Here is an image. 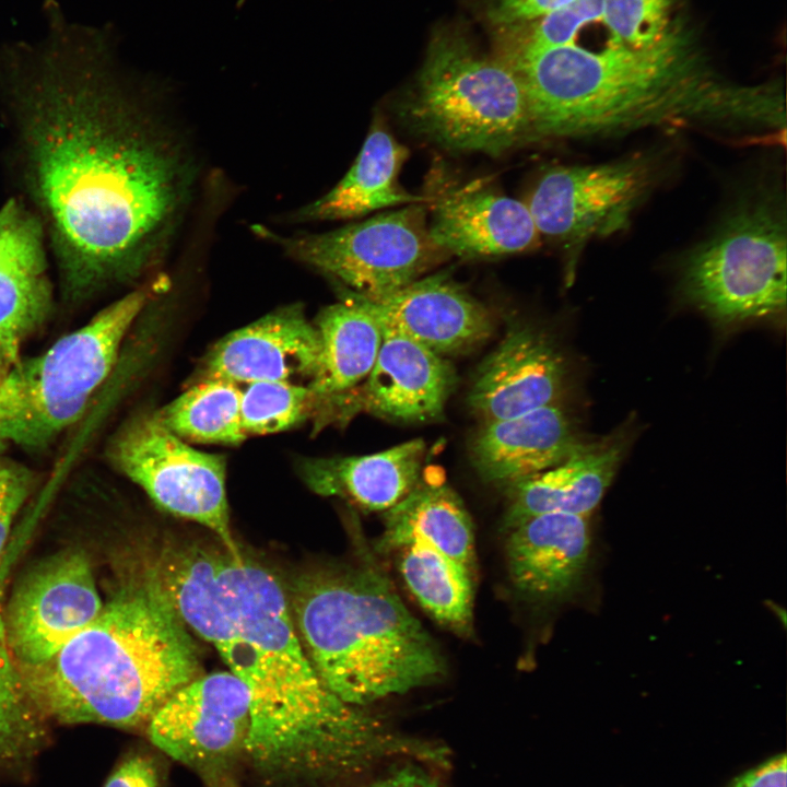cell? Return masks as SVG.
Wrapping results in <instances>:
<instances>
[{"label":"cell","instance_id":"cell-1","mask_svg":"<svg viewBox=\"0 0 787 787\" xmlns=\"http://www.w3.org/2000/svg\"><path fill=\"white\" fill-rule=\"evenodd\" d=\"M45 37L0 47V90L48 220L66 297L124 282L168 243L195 183L183 146L125 75L113 26L70 22L46 0Z\"/></svg>","mask_w":787,"mask_h":787},{"label":"cell","instance_id":"cell-2","mask_svg":"<svg viewBox=\"0 0 787 787\" xmlns=\"http://www.w3.org/2000/svg\"><path fill=\"white\" fill-rule=\"evenodd\" d=\"M160 577L189 630L247 688L244 756L262 778L324 783L418 755V740L392 732L324 684L298 637L287 592L269 569L224 548L187 544L163 557Z\"/></svg>","mask_w":787,"mask_h":787},{"label":"cell","instance_id":"cell-3","mask_svg":"<svg viewBox=\"0 0 787 787\" xmlns=\"http://www.w3.org/2000/svg\"><path fill=\"white\" fill-rule=\"evenodd\" d=\"M524 92L535 137H589L705 124L741 127L749 117L742 86L695 66L680 35L632 48L576 43L509 52L503 60Z\"/></svg>","mask_w":787,"mask_h":787},{"label":"cell","instance_id":"cell-4","mask_svg":"<svg viewBox=\"0 0 787 787\" xmlns=\"http://www.w3.org/2000/svg\"><path fill=\"white\" fill-rule=\"evenodd\" d=\"M200 674L197 644L152 564L120 575L94 621L21 676L45 719L136 728Z\"/></svg>","mask_w":787,"mask_h":787},{"label":"cell","instance_id":"cell-5","mask_svg":"<svg viewBox=\"0 0 787 787\" xmlns=\"http://www.w3.org/2000/svg\"><path fill=\"white\" fill-rule=\"evenodd\" d=\"M287 597L315 671L345 703L366 707L446 673L437 644L375 565L317 568Z\"/></svg>","mask_w":787,"mask_h":787},{"label":"cell","instance_id":"cell-6","mask_svg":"<svg viewBox=\"0 0 787 787\" xmlns=\"http://www.w3.org/2000/svg\"><path fill=\"white\" fill-rule=\"evenodd\" d=\"M149 296L148 289L126 294L40 355L12 365L0 380V442L40 447L73 425L109 376Z\"/></svg>","mask_w":787,"mask_h":787},{"label":"cell","instance_id":"cell-7","mask_svg":"<svg viewBox=\"0 0 787 787\" xmlns=\"http://www.w3.org/2000/svg\"><path fill=\"white\" fill-rule=\"evenodd\" d=\"M406 117L421 134L456 152L498 155L535 137L508 66L477 56L455 38L432 46Z\"/></svg>","mask_w":787,"mask_h":787},{"label":"cell","instance_id":"cell-8","mask_svg":"<svg viewBox=\"0 0 787 787\" xmlns=\"http://www.w3.org/2000/svg\"><path fill=\"white\" fill-rule=\"evenodd\" d=\"M786 248L785 212L778 203L743 204L688 256L682 294L723 329L783 314Z\"/></svg>","mask_w":787,"mask_h":787},{"label":"cell","instance_id":"cell-9","mask_svg":"<svg viewBox=\"0 0 787 787\" xmlns=\"http://www.w3.org/2000/svg\"><path fill=\"white\" fill-rule=\"evenodd\" d=\"M285 254L377 302L419 279L445 254L430 237L422 203L325 233L267 232Z\"/></svg>","mask_w":787,"mask_h":787},{"label":"cell","instance_id":"cell-10","mask_svg":"<svg viewBox=\"0 0 787 787\" xmlns=\"http://www.w3.org/2000/svg\"><path fill=\"white\" fill-rule=\"evenodd\" d=\"M109 457L160 508L204 526L230 553L242 554L230 526L225 457L189 446L156 412L128 421L115 435Z\"/></svg>","mask_w":787,"mask_h":787},{"label":"cell","instance_id":"cell-11","mask_svg":"<svg viewBox=\"0 0 787 787\" xmlns=\"http://www.w3.org/2000/svg\"><path fill=\"white\" fill-rule=\"evenodd\" d=\"M103 603L82 550L59 551L31 568L3 608L5 639L20 673L54 658L94 621Z\"/></svg>","mask_w":787,"mask_h":787},{"label":"cell","instance_id":"cell-12","mask_svg":"<svg viewBox=\"0 0 787 787\" xmlns=\"http://www.w3.org/2000/svg\"><path fill=\"white\" fill-rule=\"evenodd\" d=\"M651 178L649 164L638 157L556 166L540 177L524 202L541 236L571 248L625 227Z\"/></svg>","mask_w":787,"mask_h":787},{"label":"cell","instance_id":"cell-13","mask_svg":"<svg viewBox=\"0 0 787 787\" xmlns=\"http://www.w3.org/2000/svg\"><path fill=\"white\" fill-rule=\"evenodd\" d=\"M249 693L231 671L200 674L178 689L146 724L150 741L172 759L203 773L244 756Z\"/></svg>","mask_w":787,"mask_h":787},{"label":"cell","instance_id":"cell-14","mask_svg":"<svg viewBox=\"0 0 787 787\" xmlns=\"http://www.w3.org/2000/svg\"><path fill=\"white\" fill-rule=\"evenodd\" d=\"M319 363L318 331L295 304L223 337L204 356L197 380L221 378L247 385L307 379L308 384Z\"/></svg>","mask_w":787,"mask_h":787},{"label":"cell","instance_id":"cell-15","mask_svg":"<svg viewBox=\"0 0 787 787\" xmlns=\"http://www.w3.org/2000/svg\"><path fill=\"white\" fill-rule=\"evenodd\" d=\"M565 379L566 365L553 341L516 325L479 365L468 404L482 422L517 416L559 403Z\"/></svg>","mask_w":787,"mask_h":787},{"label":"cell","instance_id":"cell-16","mask_svg":"<svg viewBox=\"0 0 787 787\" xmlns=\"http://www.w3.org/2000/svg\"><path fill=\"white\" fill-rule=\"evenodd\" d=\"M433 243L445 254L484 259L532 250L541 235L524 201L481 184L448 185L426 197Z\"/></svg>","mask_w":787,"mask_h":787},{"label":"cell","instance_id":"cell-17","mask_svg":"<svg viewBox=\"0 0 787 787\" xmlns=\"http://www.w3.org/2000/svg\"><path fill=\"white\" fill-rule=\"evenodd\" d=\"M355 295L380 329L442 356L471 350L493 331L489 310L446 272L419 278L377 302Z\"/></svg>","mask_w":787,"mask_h":787},{"label":"cell","instance_id":"cell-18","mask_svg":"<svg viewBox=\"0 0 787 787\" xmlns=\"http://www.w3.org/2000/svg\"><path fill=\"white\" fill-rule=\"evenodd\" d=\"M505 531L507 571L519 595L532 602L553 603L576 592L590 556L589 517L540 514Z\"/></svg>","mask_w":787,"mask_h":787},{"label":"cell","instance_id":"cell-19","mask_svg":"<svg viewBox=\"0 0 787 787\" xmlns=\"http://www.w3.org/2000/svg\"><path fill=\"white\" fill-rule=\"evenodd\" d=\"M380 330L379 351L359 392V403L365 411L391 421L441 419L456 385L453 365L410 338Z\"/></svg>","mask_w":787,"mask_h":787},{"label":"cell","instance_id":"cell-20","mask_svg":"<svg viewBox=\"0 0 787 787\" xmlns=\"http://www.w3.org/2000/svg\"><path fill=\"white\" fill-rule=\"evenodd\" d=\"M584 444L568 413L555 403L483 422L470 449L483 480L509 486L562 463Z\"/></svg>","mask_w":787,"mask_h":787},{"label":"cell","instance_id":"cell-21","mask_svg":"<svg viewBox=\"0 0 787 787\" xmlns=\"http://www.w3.org/2000/svg\"><path fill=\"white\" fill-rule=\"evenodd\" d=\"M624 450L622 437L585 443L562 463L507 486L504 530L540 514L589 517L609 489Z\"/></svg>","mask_w":787,"mask_h":787},{"label":"cell","instance_id":"cell-22","mask_svg":"<svg viewBox=\"0 0 787 787\" xmlns=\"http://www.w3.org/2000/svg\"><path fill=\"white\" fill-rule=\"evenodd\" d=\"M425 456L422 439H412L364 456L306 459V484L324 496L345 498L365 512H386L420 482Z\"/></svg>","mask_w":787,"mask_h":787},{"label":"cell","instance_id":"cell-23","mask_svg":"<svg viewBox=\"0 0 787 787\" xmlns=\"http://www.w3.org/2000/svg\"><path fill=\"white\" fill-rule=\"evenodd\" d=\"M408 150L380 124H373L351 168L326 195L301 208L296 222L336 221L399 204L424 203L398 183Z\"/></svg>","mask_w":787,"mask_h":787},{"label":"cell","instance_id":"cell-24","mask_svg":"<svg viewBox=\"0 0 787 787\" xmlns=\"http://www.w3.org/2000/svg\"><path fill=\"white\" fill-rule=\"evenodd\" d=\"M384 513V529L376 541L378 552L422 544L475 571L472 520L461 498L447 484L420 481Z\"/></svg>","mask_w":787,"mask_h":787},{"label":"cell","instance_id":"cell-25","mask_svg":"<svg viewBox=\"0 0 787 787\" xmlns=\"http://www.w3.org/2000/svg\"><path fill=\"white\" fill-rule=\"evenodd\" d=\"M320 340V363L307 384L328 402L369 375L381 342V330L374 316L348 289L341 299L327 306L314 322Z\"/></svg>","mask_w":787,"mask_h":787},{"label":"cell","instance_id":"cell-26","mask_svg":"<svg viewBox=\"0 0 787 787\" xmlns=\"http://www.w3.org/2000/svg\"><path fill=\"white\" fill-rule=\"evenodd\" d=\"M393 552L397 568L419 604L444 627L468 635L473 623L474 572L422 544Z\"/></svg>","mask_w":787,"mask_h":787},{"label":"cell","instance_id":"cell-27","mask_svg":"<svg viewBox=\"0 0 787 787\" xmlns=\"http://www.w3.org/2000/svg\"><path fill=\"white\" fill-rule=\"evenodd\" d=\"M240 399L242 389L233 381L199 379L156 414L184 441L238 445L247 438L242 425Z\"/></svg>","mask_w":787,"mask_h":787},{"label":"cell","instance_id":"cell-28","mask_svg":"<svg viewBox=\"0 0 787 787\" xmlns=\"http://www.w3.org/2000/svg\"><path fill=\"white\" fill-rule=\"evenodd\" d=\"M326 399L306 384L258 381L242 390L240 413L245 434L267 435L292 428L319 411Z\"/></svg>","mask_w":787,"mask_h":787},{"label":"cell","instance_id":"cell-29","mask_svg":"<svg viewBox=\"0 0 787 787\" xmlns=\"http://www.w3.org/2000/svg\"><path fill=\"white\" fill-rule=\"evenodd\" d=\"M50 306L51 289L45 273H0V350L12 365Z\"/></svg>","mask_w":787,"mask_h":787},{"label":"cell","instance_id":"cell-30","mask_svg":"<svg viewBox=\"0 0 787 787\" xmlns=\"http://www.w3.org/2000/svg\"><path fill=\"white\" fill-rule=\"evenodd\" d=\"M4 561L0 563V757L46 737V720L32 703L11 656L4 633L1 602Z\"/></svg>","mask_w":787,"mask_h":787},{"label":"cell","instance_id":"cell-31","mask_svg":"<svg viewBox=\"0 0 787 787\" xmlns=\"http://www.w3.org/2000/svg\"><path fill=\"white\" fill-rule=\"evenodd\" d=\"M670 0H602L610 43L632 48L658 44L669 32Z\"/></svg>","mask_w":787,"mask_h":787},{"label":"cell","instance_id":"cell-32","mask_svg":"<svg viewBox=\"0 0 787 787\" xmlns=\"http://www.w3.org/2000/svg\"><path fill=\"white\" fill-rule=\"evenodd\" d=\"M43 228L16 201L0 208V273H45Z\"/></svg>","mask_w":787,"mask_h":787},{"label":"cell","instance_id":"cell-33","mask_svg":"<svg viewBox=\"0 0 787 787\" xmlns=\"http://www.w3.org/2000/svg\"><path fill=\"white\" fill-rule=\"evenodd\" d=\"M537 20L526 44H522L518 50H538L574 44L583 27L602 22V0H574Z\"/></svg>","mask_w":787,"mask_h":787},{"label":"cell","instance_id":"cell-34","mask_svg":"<svg viewBox=\"0 0 787 787\" xmlns=\"http://www.w3.org/2000/svg\"><path fill=\"white\" fill-rule=\"evenodd\" d=\"M32 489V475L17 463L0 461V561L5 552L12 524Z\"/></svg>","mask_w":787,"mask_h":787},{"label":"cell","instance_id":"cell-35","mask_svg":"<svg viewBox=\"0 0 787 787\" xmlns=\"http://www.w3.org/2000/svg\"><path fill=\"white\" fill-rule=\"evenodd\" d=\"M104 787H162L161 772L149 755L130 754L115 768Z\"/></svg>","mask_w":787,"mask_h":787},{"label":"cell","instance_id":"cell-36","mask_svg":"<svg viewBox=\"0 0 787 787\" xmlns=\"http://www.w3.org/2000/svg\"><path fill=\"white\" fill-rule=\"evenodd\" d=\"M786 754H774L740 773L724 787H786Z\"/></svg>","mask_w":787,"mask_h":787},{"label":"cell","instance_id":"cell-37","mask_svg":"<svg viewBox=\"0 0 787 787\" xmlns=\"http://www.w3.org/2000/svg\"><path fill=\"white\" fill-rule=\"evenodd\" d=\"M574 0H497L506 21L537 20Z\"/></svg>","mask_w":787,"mask_h":787},{"label":"cell","instance_id":"cell-38","mask_svg":"<svg viewBox=\"0 0 787 787\" xmlns=\"http://www.w3.org/2000/svg\"><path fill=\"white\" fill-rule=\"evenodd\" d=\"M364 787H443L438 780L415 765H406Z\"/></svg>","mask_w":787,"mask_h":787},{"label":"cell","instance_id":"cell-39","mask_svg":"<svg viewBox=\"0 0 787 787\" xmlns=\"http://www.w3.org/2000/svg\"><path fill=\"white\" fill-rule=\"evenodd\" d=\"M12 364L9 362L7 356L3 354V352L0 350V380L3 378V376L8 373Z\"/></svg>","mask_w":787,"mask_h":787},{"label":"cell","instance_id":"cell-40","mask_svg":"<svg viewBox=\"0 0 787 787\" xmlns=\"http://www.w3.org/2000/svg\"><path fill=\"white\" fill-rule=\"evenodd\" d=\"M5 446H7V444H5V443H2V442H0V456H1V455H2V453L4 451V449H5Z\"/></svg>","mask_w":787,"mask_h":787},{"label":"cell","instance_id":"cell-41","mask_svg":"<svg viewBox=\"0 0 787 787\" xmlns=\"http://www.w3.org/2000/svg\"><path fill=\"white\" fill-rule=\"evenodd\" d=\"M244 1H245V0H239L238 7H240L242 3H244Z\"/></svg>","mask_w":787,"mask_h":787}]
</instances>
